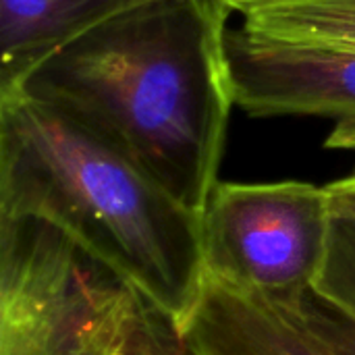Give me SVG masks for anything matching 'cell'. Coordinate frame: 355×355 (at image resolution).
Listing matches in <instances>:
<instances>
[{"label": "cell", "instance_id": "cell-1", "mask_svg": "<svg viewBox=\"0 0 355 355\" xmlns=\"http://www.w3.org/2000/svg\"><path fill=\"white\" fill-rule=\"evenodd\" d=\"M231 10L223 0L133 6L56 48L10 92L67 112L202 214L235 106Z\"/></svg>", "mask_w": 355, "mask_h": 355}, {"label": "cell", "instance_id": "cell-2", "mask_svg": "<svg viewBox=\"0 0 355 355\" xmlns=\"http://www.w3.org/2000/svg\"><path fill=\"white\" fill-rule=\"evenodd\" d=\"M0 216H33L183 322L204 287L202 214L112 144L21 92L0 94Z\"/></svg>", "mask_w": 355, "mask_h": 355}, {"label": "cell", "instance_id": "cell-3", "mask_svg": "<svg viewBox=\"0 0 355 355\" xmlns=\"http://www.w3.org/2000/svg\"><path fill=\"white\" fill-rule=\"evenodd\" d=\"M0 355H189L181 322L33 216L0 218Z\"/></svg>", "mask_w": 355, "mask_h": 355}, {"label": "cell", "instance_id": "cell-4", "mask_svg": "<svg viewBox=\"0 0 355 355\" xmlns=\"http://www.w3.org/2000/svg\"><path fill=\"white\" fill-rule=\"evenodd\" d=\"M333 216L329 187L218 181L202 212L204 270L239 291L295 308L322 277Z\"/></svg>", "mask_w": 355, "mask_h": 355}, {"label": "cell", "instance_id": "cell-5", "mask_svg": "<svg viewBox=\"0 0 355 355\" xmlns=\"http://www.w3.org/2000/svg\"><path fill=\"white\" fill-rule=\"evenodd\" d=\"M227 67L235 106L252 116L316 114L355 127V52L229 29Z\"/></svg>", "mask_w": 355, "mask_h": 355}, {"label": "cell", "instance_id": "cell-6", "mask_svg": "<svg viewBox=\"0 0 355 355\" xmlns=\"http://www.w3.org/2000/svg\"><path fill=\"white\" fill-rule=\"evenodd\" d=\"M189 355H341L297 310L239 291L210 275L181 322Z\"/></svg>", "mask_w": 355, "mask_h": 355}, {"label": "cell", "instance_id": "cell-7", "mask_svg": "<svg viewBox=\"0 0 355 355\" xmlns=\"http://www.w3.org/2000/svg\"><path fill=\"white\" fill-rule=\"evenodd\" d=\"M152 0H0V94L98 23Z\"/></svg>", "mask_w": 355, "mask_h": 355}, {"label": "cell", "instance_id": "cell-8", "mask_svg": "<svg viewBox=\"0 0 355 355\" xmlns=\"http://www.w3.org/2000/svg\"><path fill=\"white\" fill-rule=\"evenodd\" d=\"M243 27L289 44L355 52V0H262L239 10Z\"/></svg>", "mask_w": 355, "mask_h": 355}, {"label": "cell", "instance_id": "cell-9", "mask_svg": "<svg viewBox=\"0 0 355 355\" xmlns=\"http://www.w3.org/2000/svg\"><path fill=\"white\" fill-rule=\"evenodd\" d=\"M316 291L355 316V214L352 212L335 208L329 256Z\"/></svg>", "mask_w": 355, "mask_h": 355}, {"label": "cell", "instance_id": "cell-10", "mask_svg": "<svg viewBox=\"0 0 355 355\" xmlns=\"http://www.w3.org/2000/svg\"><path fill=\"white\" fill-rule=\"evenodd\" d=\"M327 343L341 355H355V316L322 297L316 289L308 291L293 308Z\"/></svg>", "mask_w": 355, "mask_h": 355}, {"label": "cell", "instance_id": "cell-11", "mask_svg": "<svg viewBox=\"0 0 355 355\" xmlns=\"http://www.w3.org/2000/svg\"><path fill=\"white\" fill-rule=\"evenodd\" d=\"M327 187L331 191L333 206L337 210L355 214V173L349 175V177H345V179L335 181V183H329Z\"/></svg>", "mask_w": 355, "mask_h": 355}, {"label": "cell", "instance_id": "cell-12", "mask_svg": "<svg viewBox=\"0 0 355 355\" xmlns=\"http://www.w3.org/2000/svg\"><path fill=\"white\" fill-rule=\"evenodd\" d=\"M327 146L329 148H339V150H355V127L335 125V129L331 131V135L327 139Z\"/></svg>", "mask_w": 355, "mask_h": 355}, {"label": "cell", "instance_id": "cell-13", "mask_svg": "<svg viewBox=\"0 0 355 355\" xmlns=\"http://www.w3.org/2000/svg\"><path fill=\"white\" fill-rule=\"evenodd\" d=\"M223 2H225V4H229L233 10H237V12H239L243 6H248V4H254V2H262V0H223Z\"/></svg>", "mask_w": 355, "mask_h": 355}]
</instances>
